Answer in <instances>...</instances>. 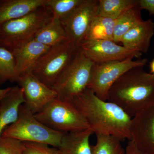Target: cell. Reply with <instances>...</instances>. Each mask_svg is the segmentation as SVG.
I'll return each instance as SVG.
<instances>
[{
    "label": "cell",
    "mask_w": 154,
    "mask_h": 154,
    "mask_svg": "<svg viewBox=\"0 0 154 154\" xmlns=\"http://www.w3.org/2000/svg\"><path fill=\"white\" fill-rule=\"evenodd\" d=\"M96 136V144L92 146V154H124L122 141L111 136Z\"/></svg>",
    "instance_id": "obj_23"
},
{
    "label": "cell",
    "mask_w": 154,
    "mask_h": 154,
    "mask_svg": "<svg viewBox=\"0 0 154 154\" xmlns=\"http://www.w3.org/2000/svg\"><path fill=\"white\" fill-rule=\"evenodd\" d=\"M147 61L145 58L134 60L129 58L122 60L95 63L88 88L100 99L107 101L109 90L117 80L131 69L144 66Z\"/></svg>",
    "instance_id": "obj_8"
},
{
    "label": "cell",
    "mask_w": 154,
    "mask_h": 154,
    "mask_svg": "<svg viewBox=\"0 0 154 154\" xmlns=\"http://www.w3.org/2000/svg\"><path fill=\"white\" fill-rule=\"evenodd\" d=\"M99 0H83L67 17L61 19L69 39L79 48L85 41L92 22L98 16Z\"/></svg>",
    "instance_id": "obj_9"
},
{
    "label": "cell",
    "mask_w": 154,
    "mask_h": 154,
    "mask_svg": "<svg viewBox=\"0 0 154 154\" xmlns=\"http://www.w3.org/2000/svg\"><path fill=\"white\" fill-rule=\"evenodd\" d=\"M137 0H99L98 15L116 20Z\"/></svg>",
    "instance_id": "obj_21"
},
{
    "label": "cell",
    "mask_w": 154,
    "mask_h": 154,
    "mask_svg": "<svg viewBox=\"0 0 154 154\" xmlns=\"http://www.w3.org/2000/svg\"><path fill=\"white\" fill-rule=\"evenodd\" d=\"M70 102L82 114L96 135L131 140L132 118L118 105L100 99L88 88Z\"/></svg>",
    "instance_id": "obj_1"
},
{
    "label": "cell",
    "mask_w": 154,
    "mask_h": 154,
    "mask_svg": "<svg viewBox=\"0 0 154 154\" xmlns=\"http://www.w3.org/2000/svg\"><path fill=\"white\" fill-rule=\"evenodd\" d=\"M65 134L54 130L38 121L23 104L19 108L17 120L6 128L2 137L23 142L44 144L58 148Z\"/></svg>",
    "instance_id": "obj_4"
},
{
    "label": "cell",
    "mask_w": 154,
    "mask_h": 154,
    "mask_svg": "<svg viewBox=\"0 0 154 154\" xmlns=\"http://www.w3.org/2000/svg\"><path fill=\"white\" fill-rule=\"evenodd\" d=\"M79 50V48L70 40L52 46L40 57L32 72L42 82L51 88Z\"/></svg>",
    "instance_id": "obj_7"
},
{
    "label": "cell",
    "mask_w": 154,
    "mask_h": 154,
    "mask_svg": "<svg viewBox=\"0 0 154 154\" xmlns=\"http://www.w3.org/2000/svg\"><path fill=\"white\" fill-rule=\"evenodd\" d=\"M19 78L14 54L8 50L0 47V86L8 81L17 82Z\"/></svg>",
    "instance_id": "obj_22"
},
{
    "label": "cell",
    "mask_w": 154,
    "mask_h": 154,
    "mask_svg": "<svg viewBox=\"0 0 154 154\" xmlns=\"http://www.w3.org/2000/svg\"><path fill=\"white\" fill-rule=\"evenodd\" d=\"M83 0H46L45 5L51 10L54 17L63 19L71 14Z\"/></svg>",
    "instance_id": "obj_24"
},
{
    "label": "cell",
    "mask_w": 154,
    "mask_h": 154,
    "mask_svg": "<svg viewBox=\"0 0 154 154\" xmlns=\"http://www.w3.org/2000/svg\"><path fill=\"white\" fill-rule=\"evenodd\" d=\"M34 115L45 125L58 132L68 133L90 128L85 119L71 102L58 98Z\"/></svg>",
    "instance_id": "obj_6"
},
{
    "label": "cell",
    "mask_w": 154,
    "mask_h": 154,
    "mask_svg": "<svg viewBox=\"0 0 154 154\" xmlns=\"http://www.w3.org/2000/svg\"><path fill=\"white\" fill-rule=\"evenodd\" d=\"M53 17L51 10L45 5L25 17L0 24V47L11 51L32 40Z\"/></svg>",
    "instance_id": "obj_3"
},
{
    "label": "cell",
    "mask_w": 154,
    "mask_h": 154,
    "mask_svg": "<svg viewBox=\"0 0 154 154\" xmlns=\"http://www.w3.org/2000/svg\"><path fill=\"white\" fill-rule=\"evenodd\" d=\"M79 49L94 63L124 60L129 58L140 59L142 54L119 45L108 40H88L83 42Z\"/></svg>",
    "instance_id": "obj_10"
},
{
    "label": "cell",
    "mask_w": 154,
    "mask_h": 154,
    "mask_svg": "<svg viewBox=\"0 0 154 154\" xmlns=\"http://www.w3.org/2000/svg\"><path fill=\"white\" fill-rule=\"evenodd\" d=\"M135 68L122 76L108 92L107 101L118 105L131 118L154 105V75Z\"/></svg>",
    "instance_id": "obj_2"
},
{
    "label": "cell",
    "mask_w": 154,
    "mask_h": 154,
    "mask_svg": "<svg viewBox=\"0 0 154 154\" xmlns=\"http://www.w3.org/2000/svg\"><path fill=\"white\" fill-rule=\"evenodd\" d=\"M150 69L151 73L154 75V59L150 63Z\"/></svg>",
    "instance_id": "obj_30"
},
{
    "label": "cell",
    "mask_w": 154,
    "mask_h": 154,
    "mask_svg": "<svg viewBox=\"0 0 154 154\" xmlns=\"http://www.w3.org/2000/svg\"><path fill=\"white\" fill-rule=\"evenodd\" d=\"M94 63L79 49L51 87L60 100L70 102L88 88Z\"/></svg>",
    "instance_id": "obj_5"
},
{
    "label": "cell",
    "mask_w": 154,
    "mask_h": 154,
    "mask_svg": "<svg viewBox=\"0 0 154 154\" xmlns=\"http://www.w3.org/2000/svg\"><path fill=\"white\" fill-rule=\"evenodd\" d=\"M46 0L0 1V24L19 19L45 6Z\"/></svg>",
    "instance_id": "obj_16"
},
{
    "label": "cell",
    "mask_w": 154,
    "mask_h": 154,
    "mask_svg": "<svg viewBox=\"0 0 154 154\" xmlns=\"http://www.w3.org/2000/svg\"><path fill=\"white\" fill-rule=\"evenodd\" d=\"M24 103L22 88L18 85L11 87L0 102V138L6 128L17 120L20 106Z\"/></svg>",
    "instance_id": "obj_15"
},
{
    "label": "cell",
    "mask_w": 154,
    "mask_h": 154,
    "mask_svg": "<svg viewBox=\"0 0 154 154\" xmlns=\"http://www.w3.org/2000/svg\"><path fill=\"white\" fill-rule=\"evenodd\" d=\"M33 39L50 47L69 40L60 19L54 16Z\"/></svg>",
    "instance_id": "obj_18"
},
{
    "label": "cell",
    "mask_w": 154,
    "mask_h": 154,
    "mask_svg": "<svg viewBox=\"0 0 154 154\" xmlns=\"http://www.w3.org/2000/svg\"><path fill=\"white\" fill-rule=\"evenodd\" d=\"M115 25V20L98 15L92 22L85 41L108 40L113 41Z\"/></svg>",
    "instance_id": "obj_20"
},
{
    "label": "cell",
    "mask_w": 154,
    "mask_h": 154,
    "mask_svg": "<svg viewBox=\"0 0 154 154\" xmlns=\"http://www.w3.org/2000/svg\"><path fill=\"white\" fill-rule=\"evenodd\" d=\"M138 2L130 7L115 20L113 41L120 42L122 36L135 26L143 21Z\"/></svg>",
    "instance_id": "obj_19"
},
{
    "label": "cell",
    "mask_w": 154,
    "mask_h": 154,
    "mask_svg": "<svg viewBox=\"0 0 154 154\" xmlns=\"http://www.w3.org/2000/svg\"><path fill=\"white\" fill-rule=\"evenodd\" d=\"M10 89H11V87H8V88H5V89H0V102L5 97Z\"/></svg>",
    "instance_id": "obj_29"
},
{
    "label": "cell",
    "mask_w": 154,
    "mask_h": 154,
    "mask_svg": "<svg viewBox=\"0 0 154 154\" xmlns=\"http://www.w3.org/2000/svg\"><path fill=\"white\" fill-rule=\"evenodd\" d=\"M154 34V22L151 19L143 21L127 32L120 40L122 46L140 53L148 51Z\"/></svg>",
    "instance_id": "obj_14"
},
{
    "label": "cell",
    "mask_w": 154,
    "mask_h": 154,
    "mask_svg": "<svg viewBox=\"0 0 154 154\" xmlns=\"http://www.w3.org/2000/svg\"><path fill=\"white\" fill-rule=\"evenodd\" d=\"M25 154H60L57 148L44 144L24 142Z\"/></svg>",
    "instance_id": "obj_26"
},
{
    "label": "cell",
    "mask_w": 154,
    "mask_h": 154,
    "mask_svg": "<svg viewBox=\"0 0 154 154\" xmlns=\"http://www.w3.org/2000/svg\"><path fill=\"white\" fill-rule=\"evenodd\" d=\"M93 134L91 128L65 134L57 148L60 154H92L90 137Z\"/></svg>",
    "instance_id": "obj_17"
},
{
    "label": "cell",
    "mask_w": 154,
    "mask_h": 154,
    "mask_svg": "<svg viewBox=\"0 0 154 154\" xmlns=\"http://www.w3.org/2000/svg\"><path fill=\"white\" fill-rule=\"evenodd\" d=\"M50 48L33 39L13 48L11 51L15 57L19 77L32 72L40 57Z\"/></svg>",
    "instance_id": "obj_13"
},
{
    "label": "cell",
    "mask_w": 154,
    "mask_h": 154,
    "mask_svg": "<svg viewBox=\"0 0 154 154\" xmlns=\"http://www.w3.org/2000/svg\"><path fill=\"white\" fill-rule=\"evenodd\" d=\"M17 83L23 91L24 105L33 114L41 112L50 102L58 97L53 89L37 79L32 72L19 76Z\"/></svg>",
    "instance_id": "obj_11"
},
{
    "label": "cell",
    "mask_w": 154,
    "mask_h": 154,
    "mask_svg": "<svg viewBox=\"0 0 154 154\" xmlns=\"http://www.w3.org/2000/svg\"><path fill=\"white\" fill-rule=\"evenodd\" d=\"M124 154H144L140 151L136 146L133 142L128 140L127 144L125 149Z\"/></svg>",
    "instance_id": "obj_28"
},
{
    "label": "cell",
    "mask_w": 154,
    "mask_h": 154,
    "mask_svg": "<svg viewBox=\"0 0 154 154\" xmlns=\"http://www.w3.org/2000/svg\"><path fill=\"white\" fill-rule=\"evenodd\" d=\"M141 10L148 11L150 15H154V0H138Z\"/></svg>",
    "instance_id": "obj_27"
},
{
    "label": "cell",
    "mask_w": 154,
    "mask_h": 154,
    "mask_svg": "<svg viewBox=\"0 0 154 154\" xmlns=\"http://www.w3.org/2000/svg\"><path fill=\"white\" fill-rule=\"evenodd\" d=\"M131 140L144 154H154V105L132 117Z\"/></svg>",
    "instance_id": "obj_12"
},
{
    "label": "cell",
    "mask_w": 154,
    "mask_h": 154,
    "mask_svg": "<svg viewBox=\"0 0 154 154\" xmlns=\"http://www.w3.org/2000/svg\"><path fill=\"white\" fill-rule=\"evenodd\" d=\"M25 145L23 142L12 138H0V154H25Z\"/></svg>",
    "instance_id": "obj_25"
}]
</instances>
